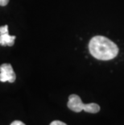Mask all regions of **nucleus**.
<instances>
[{
	"label": "nucleus",
	"instance_id": "obj_1",
	"mask_svg": "<svg viewBox=\"0 0 124 125\" xmlns=\"http://www.w3.org/2000/svg\"><path fill=\"white\" fill-rule=\"evenodd\" d=\"M89 50L94 58L101 61L112 60L118 54L117 44L102 36H96L91 38L89 43Z\"/></svg>",
	"mask_w": 124,
	"mask_h": 125
},
{
	"label": "nucleus",
	"instance_id": "obj_2",
	"mask_svg": "<svg viewBox=\"0 0 124 125\" xmlns=\"http://www.w3.org/2000/svg\"><path fill=\"white\" fill-rule=\"evenodd\" d=\"M68 107L74 112H81V111H85L88 113H97L100 111L98 104L94 103H83L81 98L76 94H71L68 97Z\"/></svg>",
	"mask_w": 124,
	"mask_h": 125
},
{
	"label": "nucleus",
	"instance_id": "obj_3",
	"mask_svg": "<svg viewBox=\"0 0 124 125\" xmlns=\"http://www.w3.org/2000/svg\"><path fill=\"white\" fill-rule=\"evenodd\" d=\"M16 79L13 68L10 64L4 63L0 66V82H9L10 83L14 82Z\"/></svg>",
	"mask_w": 124,
	"mask_h": 125
},
{
	"label": "nucleus",
	"instance_id": "obj_4",
	"mask_svg": "<svg viewBox=\"0 0 124 125\" xmlns=\"http://www.w3.org/2000/svg\"><path fill=\"white\" fill-rule=\"evenodd\" d=\"M15 36H10L8 31V26L0 27V45L2 46H13L15 44Z\"/></svg>",
	"mask_w": 124,
	"mask_h": 125
},
{
	"label": "nucleus",
	"instance_id": "obj_5",
	"mask_svg": "<svg viewBox=\"0 0 124 125\" xmlns=\"http://www.w3.org/2000/svg\"><path fill=\"white\" fill-rule=\"evenodd\" d=\"M50 125H67L66 124L63 123L61 121H59V120H55V121H52Z\"/></svg>",
	"mask_w": 124,
	"mask_h": 125
},
{
	"label": "nucleus",
	"instance_id": "obj_6",
	"mask_svg": "<svg viewBox=\"0 0 124 125\" xmlns=\"http://www.w3.org/2000/svg\"><path fill=\"white\" fill-rule=\"evenodd\" d=\"M9 2V0H0V6H7Z\"/></svg>",
	"mask_w": 124,
	"mask_h": 125
},
{
	"label": "nucleus",
	"instance_id": "obj_7",
	"mask_svg": "<svg viewBox=\"0 0 124 125\" xmlns=\"http://www.w3.org/2000/svg\"><path fill=\"white\" fill-rule=\"evenodd\" d=\"M10 125H25V124L19 120H15L14 122H12V123L10 124Z\"/></svg>",
	"mask_w": 124,
	"mask_h": 125
}]
</instances>
